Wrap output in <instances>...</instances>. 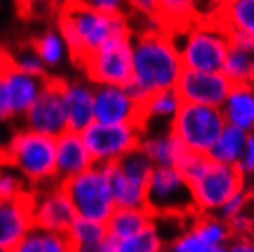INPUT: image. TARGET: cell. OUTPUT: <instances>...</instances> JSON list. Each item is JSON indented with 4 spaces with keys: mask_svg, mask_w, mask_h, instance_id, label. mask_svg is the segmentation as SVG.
<instances>
[{
    "mask_svg": "<svg viewBox=\"0 0 254 252\" xmlns=\"http://www.w3.org/2000/svg\"><path fill=\"white\" fill-rule=\"evenodd\" d=\"M67 236L72 243V251H100V245L107 236V226L106 223L77 215L67 231Z\"/></svg>",
    "mask_w": 254,
    "mask_h": 252,
    "instance_id": "obj_28",
    "label": "cell"
},
{
    "mask_svg": "<svg viewBox=\"0 0 254 252\" xmlns=\"http://www.w3.org/2000/svg\"><path fill=\"white\" fill-rule=\"evenodd\" d=\"M216 2H221V0H216Z\"/></svg>",
    "mask_w": 254,
    "mask_h": 252,
    "instance_id": "obj_43",
    "label": "cell"
},
{
    "mask_svg": "<svg viewBox=\"0 0 254 252\" xmlns=\"http://www.w3.org/2000/svg\"><path fill=\"white\" fill-rule=\"evenodd\" d=\"M233 83L222 70L207 72L184 69L175 86L183 102L222 107L228 98Z\"/></svg>",
    "mask_w": 254,
    "mask_h": 252,
    "instance_id": "obj_12",
    "label": "cell"
},
{
    "mask_svg": "<svg viewBox=\"0 0 254 252\" xmlns=\"http://www.w3.org/2000/svg\"><path fill=\"white\" fill-rule=\"evenodd\" d=\"M14 63H15V66L19 67L20 70L26 72V74H29V75H37V77L46 75L45 74V63H43V60L39 57V53L35 52L34 49L26 52V53H23V55L17 61H14Z\"/></svg>",
    "mask_w": 254,
    "mask_h": 252,
    "instance_id": "obj_37",
    "label": "cell"
},
{
    "mask_svg": "<svg viewBox=\"0 0 254 252\" xmlns=\"http://www.w3.org/2000/svg\"><path fill=\"white\" fill-rule=\"evenodd\" d=\"M46 78L48 75H29L17 67L15 63L11 64L6 72V87L12 116L23 113L26 115L34 101L40 95Z\"/></svg>",
    "mask_w": 254,
    "mask_h": 252,
    "instance_id": "obj_17",
    "label": "cell"
},
{
    "mask_svg": "<svg viewBox=\"0 0 254 252\" xmlns=\"http://www.w3.org/2000/svg\"><path fill=\"white\" fill-rule=\"evenodd\" d=\"M248 135V132L227 122L221 135L213 144V147L207 153L208 157L216 162H222V164L238 165L244 153Z\"/></svg>",
    "mask_w": 254,
    "mask_h": 252,
    "instance_id": "obj_25",
    "label": "cell"
},
{
    "mask_svg": "<svg viewBox=\"0 0 254 252\" xmlns=\"http://www.w3.org/2000/svg\"><path fill=\"white\" fill-rule=\"evenodd\" d=\"M17 251L22 252H66L72 251V243L69 236L64 232H56L43 229L39 226H32L20 245L17 246Z\"/></svg>",
    "mask_w": 254,
    "mask_h": 252,
    "instance_id": "obj_27",
    "label": "cell"
},
{
    "mask_svg": "<svg viewBox=\"0 0 254 252\" xmlns=\"http://www.w3.org/2000/svg\"><path fill=\"white\" fill-rule=\"evenodd\" d=\"M251 201H253V194L250 191H247L245 188H242L238 193H234L227 202H224L221 205V208L217 209L214 214L219 219L228 222L234 217V215H238L241 211H244Z\"/></svg>",
    "mask_w": 254,
    "mask_h": 252,
    "instance_id": "obj_34",
    "label": "cell"
},
{
    "mask_svg": "<svg viewBox=\"0 0 254 252\" xmlns=\"http://www.w3.org/2000/svg\"><path fill=\"white\" fill-rule=\"evenodd\" d=\"M94 115L101 124H132L144 130L142 102L136 101L124 86L98 84L94 89Z\"/></svg>",
    "mask_w": 254,
    "mask_h": 252,
    "instance_id": "obj_13",
    "label": "cell"
},
{
    "mask_svg": "<svg viewBox=\"0 0 254 252\" xmlns=\"http://www.w3.org/2000/svg\"><path fill=\"white\" fill-rule=\"evenodd\" d=\"M225 124L221 107L183 102L170 124V132L189 151L207 154Z\"/></svg>",
    "mask_w": 254,
    "mask_h": 252,
    "instance_id": "obj_7",
    "label": "cell"
},
{
    "mask_svg": "<svg viewBox=\"0 0 254 252\" xmlns=\"http://www.w3.org/2000/svg\"><path fill=\"white\" fill-rule=\"evenodd\" d=\"M227 31H228V37H230V45L239 46V48L254 52V34H247V32L234 31V29H227Z\"/></svg>",
    "mask_w": 254,
    "mask_h": 252,
    "instance_id": "obj_40",
    "label": "cell"
},
{
    "mask_svg": "<svg viewBox=\"0 0 254 252\" xmlns=\"http://www.w3.org/2000/svg\"><path fill=\"white\" fill-rule=\"evenodd\" d=\"M244 176L238 165L210 159L205 170L190 182L196 211L214 214L234 193L244 188Z\"/></svg>",
    "mask_w": 254,
    "mask_h": 252,
    "instance_id": "obj_9",
    "label": "cell"
},
{
    "mask_svg": "<svg viewBox=\"0 0 254 252\" xmlns=\"http://www.w3.org/2000/svg\"><path fill=\"white\" fill-rule=\"evenodd\" d=\"M66 81L49 77L45 81L40 95L26 112L28 130L57 138L67 130L64 89Z\"/></svg>",
    "mask_w": 254,
    "mask_h": 252,
    "instance_id": "obj_11",
    "label": "cell"
},
{
    "mask_svg": "<svg viewBox=\"0 0 254 252\" xmlns=\"http://www.w3.org/2000/svg\"><path fill=\"white\" fill-rule=\"evenodd\" d=\"M139 149L149 156L155 167H178L189 151L170 130L141 138Z\"/></svg>",
    "mask_w": 254,
    "mask_h": 252,
    "instance_id": "obj_21",
    "label": "cell"
},
{
    "mask_svg": "<svg viewBox=\"0 0 254 252\" xmlns=\"http://www.w3.org/2000/svg\"><path fill=\"white\" fill-rule=\"evenodd\" d=\"M253 237H254V229H253Z\"/></svg>",
    "mask_w": 254,
    "mask_h": 252,
    "instance_id": "obj_42",
    "label": "cell"
},
{
    "mask_svg": "<svg viewBox=\"0 0 254 252\" xmlns=\"http://www.w3.org/2000/svg\"><path fill=\"white\" fill-rule=\"evenodd\" d=\"M221 109L228 124L248 133L254 132V84L233 86Z\"/></svg>",
    "mask_w": 254,
    "mask_h": 252,
    "instance_id": "obj_20",
    "label": "cell"
},
{
    "mask_svg": "<svg viewBox=\"0 0 254 252\" xmlns=\"http://www.w3.org/2000/svg\"><path fill=\"white\" fill-rule=\"evenodd\" d=\"M60 15L67 19L78 35L84 49V58L101 48L114 35L132 32L127 15L100 12L87 6L83 0H64Z\"/></svg>",
    "mask_w": 254,
    "mask_h": 252,
    "instance_id": "obj_6",
    "label": "cell"
},
{
    "mask_svg": "<svg viewBox=\"0 0 254 252\" xmlns=\"http://www.w3.org/2000/svg\"><path fill=\"white\" fill-rule=\"evenodd\" d=\"M75 217L77 212L74 205L60 184L57 188L51 190L42 197L35 196L34 226L67 234Z\"/></svg>",
    "mask_w": 254,
    "mask_h": 252,
    "instance_id": "obj_15",
    "label": "cell"
},
{
    "mask_svg": "<svg viewBox=\"0 0 254 252\" xmlns=\"http://www.w3.org/2000/svg\"><path fill=\"white\" fill-rule=\"evenodd\" d=\"M184 43L178 46L184 69L217 72L222 70L230 37L227 28L216 19H199L186 29Z\"/></svg>",
    "mask_w": 254,
    "mask_h": 252,
    "instance_id": "obj_2",
    "label": "cell"
},
{
    "mask_svg": "<svg viewBox=\"0 0 254 252\" xmlns=\"http://www.w3.org/2000/svg\"><path fill=\"white\" fill-rule=\"evenodd\" d=\"M35 194L22 191L9 201H0V251H17L34 226Z\"/></svg>",
    "mask_w": 254,
    "mask_h": 252,
    "instance_id": "obj_14",
    "label": "cell"
},
{
    "mask_svg": "<svg viewBox=\"0 0 254 252\" xmlns=\"http://www.w3.org/2000/svg\"><path fill=\"white\" fill-rule=\"evenodd\" d=\"M156 17L167 32H183L202 19L197 11V0H156Z\"/></svg>",
    "mask_w": 254,
    "mask_h": 252,
    "instance_id": "obj_22",
    "label": "cell"
},
{
    "mask_svg": "<svg viewBox=\"0 0 254 252\" xmlns=\"http://www.w3.org/2000/svg\"><path fill=\"white\" fill-rule=\"evenodd\" d=\"M32 49L48 66H56L63 57V42L56 32H46L42 37L32 42Z\"/></svg>",
    "mask_w": 254,
    "mask_h": 252,
    "instance_id": "obj_32",
    "label": "cell"
},
{
    "mask_svg": "<svg viewBox=\"0 0 254 252\" xmlns=\"http://www.w3.org/2000/svg\"><path fill=\"white\" fill-rule=\"evenodd\" d=\"M9 162H0V201H9L25 191L23 179L17 174Z\"/></svg>",
    "mask_w": 254,
    "mask_h": 252,
    "instance_id": "obj_33",
    "label": "cell"
},
{
    "mask_svg": "<svg viewBox=\"0 0 254 252\" xmlns=\"http://www.w3.org/2000/svg\"><path fill=\"white\" fill-rule=\"evenodd\" d=\"M144 130L132 124H101L94 121L81 132V138L94 164H109L136 149Z\"/></svg>",
    "mask_w": 254,
    "mask_h": 252,
    "instance_id": "obj_10",
    "label": "cell"
},
{
    "mask_svg": "<svg viewBox=\"0 0 254 252\" xmlns=\"http://www.w3.org/2000/svg\"><path fill=\"white\" fill-rule=\"evenodd\" d=\"M146 208L155 217H190L197 214L191 187L178 167H153L147 184Z\"/></svg>",
    "mask_w": 254,
    "mask_h": 252,
    "instance_id": "obj_5",
    "label": "cell"
},
{
    "mask_svg": "<svg viewBox=\"0 0 254 252\" xmlns=\"http://www.w3.org/2000/svg\"><path fill=\"white\" fill-rule=\"evenodd\" d=\"M60 185L69 196L78 217L107 223L117 208L104 164H94Z\"/></svg>",
    "mask_w": 254,
    "mask_h": 252,
    "instance_id": "obj_3",
    "label": "cell"
},
{
    "mask_svg": "<svg viewBox=\"0 0 254 252\" xmlns=\"http://www.w3.org/2000/svg\"><path fill=\"white\" fill-rule=\"evenodd\" d=\"M111 190L117 208H142L146 206L147 197V184L136 181V179L127 176L120 165L115 162L104 164Z\"/></svg>",
    "mask_w": 254,
    "mask_h": 252,
    "instance_id": "obj_19",
    "label": "cell"
},
{
    "mask_svg": "<svg viewBox=\"0 0 254 252\" xmlns=\"http://www.w3.org/2000/svg\"><path fill=\"white\" fill-rule=\"evenodd\" d=\"M132 48L133 77L124 87L136 101L144 102L152 94L176 86L184 64L170 32L155 29L132 35Z\"/></svg>",
    "mask_w": 254,
    "mask_h": 252,
    "instance_id": "obj_1",
    "label": "cell"
},
{
    "mask_svg": "<svg viewBox=\"0 0 254 252\" xmlns=\"http://www.w3.org/2000/svg\"><path fill=\"white\" fill-rule=\"evenodd\" d=\"M210 249V252H224L233 239L228 222L217 217L216 214L197 212L196 220L190 228Z\"/></svg>",
    "mask_w": 254,
    "mask_h": 252,
    "instance_id": "obj_24",
    "label": "cell"
},
{
    "mask_svg": "<svg viewBox=\"0 0 254 252\" xmlns=\"http://www.w3.org/2000/svg\"><path fill=\"white\" fill-rule=\"evenodd\" d=\"M64 105L67 130L81 133L95 121L94 89L84 84H66Z\"/></svg>",
    "mask_w": 254,
    "mask_h": 252,
    "instance_id": "obj_18",
    "label": "cell"
},
{
    "mask_svg": "<svg viewBox=\"0 0 254 252\" xmlns=\"http://www.w3.org/2000/svg\"><path fill=\"white\" fill-rule=\"evenodd\" d=\"M155 222V215L146 206L142 208H115L107 220V234L118 242L129 239Z\"/></svg>",
    "mask_w": 254,
    "mask_h": 252,
    "instance_id": "obj_23",
    "label": "cell"
},
{
    "mask_svg": "<svg viewBox=\"0 0 254 252\" xmlns=\"http://www.w3.org/2000/svg\"><path fill=\"white\" fill-rule=\"evenodd\" d=\"M183 100H181L176 89H164L152 94L146 101L142 102L144 112V130L150 119H162L172 124L173 118L176 116Z\"/></svg>",
    "mask_w": 254,
    "mask_h": 252,
    "instance_id": "obj_29",
    "label": "cell"
},
{
    "mask_svg": "<svg viewBox=\"0 0 254 252\" xmlns=\"http://www.w3.org/2000/svg\"><path fill=\"white\" fill-rule=\"evenodd\" d=\"M238 167L241 168L244 174H254V132L248 135L245 149H244V153L241 156Z\"/></svg>",
    "mask_w": 254,
    "mask_h": 252,
    "instance_id": "obj_38",
    "label": "cell"
},
{
    "mask_svg": "<svg viewBox=\"0 0 254 252\" xmlns=\"http://www.w3.org/2000/svg\"><path fill=\"white\" fill-rule=\"evenodd\" d=\"M214 17L227 29L254 34V0H221Z\"/></svg>",
    "mask_w": 254,
    "mask_h": 252,
    "instance_id": "obj_26",
    "label": "cell"
},
{
    "mask_svg": "<svg viewBox=\"0 0 254 252\" xmlns=\"http://www.w3.org/2000/svg\"><path fill=\"white\" fill-rule=\"evenodd\" d=\"M83 2L94 8L100 12L104 14H121L127 15V12L130 11L129 0H83Z\"/></svg>",
    "mask_w": 254,
    "mask_h": 252,
    "instance_id": "obj_36",
    "label": "cell"
},
{
    "mask_svg": "<svg viewBox=\"0 0 254 252\" xmlns=\"http://www.w3.org/2000/svg\"><path fill=\"white\" fill-rule=\"evenodd\" d=\"M132 35V32L114 35L87 55L83 61L87 77L97 84H129L133 77Z\"/></svg>",
    "mask_w": 254,
    "mask_h": 252,
    "instance_id": "obj_8",
    "label": "cell"
},
{
    "mask_svg": "<svg viewBox=\"0 0 254 252\" xmlns=\"http://www.w3.org/2000/svg\"><path fill=\"white\" fill-rule=\"evenodd\" d=\"M170 249L175 252H210L208 246L199 239L196 234L189 229L170 243Z\"/></svg>",
    "mask_w": 254,
    "mask_h": 252,
    "instance_id": "obj_35",
    "label": "cell"
},
{
    "mask_svg": "<svg viewBox=\"0 0 254 252\" xmlns=\"http://www.w3.org/2000/svg\"><path fill=\"white\" fill-rule=\"evenodd\" d=\"M0 162H8V160H6V154H5V150H0Z\"/></svg>",
    "mask_w": 254,
    "mask_h": 252,
    "instance_id": "obj_41",
    "label": "cell"
},
{
    "mask_svg": "<svg viewBox=\"0 0 254 252\" xmlns=\"http://www.w3.org/2000/svg\"><path fill=\"white\" fill-rule=\"evenodd\" d=\"M130 11L144 17H156L158 2L156 0H129Z\"/></svg>",
    "mask_w": 254,
    "mask_h": 252,
    "instance_id": "obj_39",
    "label": "cell"
},
{
    "mask_svg": "<svg viewBox=\"0 0 254 252\" xmlns=\"http://www.w3.org/2000/svg\"><path fill=\"white\" fill-rule=\"evenodd\" d=\"M222 72L236 84H254V52L230 45Z\"/></svg>",
    "mask_w": 254,
    "mask_h": 252,
    "instance_id": "obj_30",
    "label": "cell"
},
{
    "mask_svg": "<svg viewBox=\"0 0 254 252\" xmlns=\"http://www.w3.org/2000/svg\"><path fill=\"white\" fill-rule=\"evenodd\" d=\"M56 138L26 130L12 136L5 147L6 160L32 184L56 177Z\"/></svg>",
    "mask_w": 254,
    "mask_h": 252,
    "instance_id": "obj_4",
    "label": "cell"
},
{
    "mask_svg": "<svg viewBox=\"0 0 254 252\" xmlns=\"http://www.w3.org/2000/svg\"><path fill=\"white\" fill-rule=\"evenodd\" d=\"M56 179L59 184L94 165V159L86 147L81 133L72 130L63 132L60 136L56 138Z\"/></svg>",
    "mask_w": 254,
    "mask_h": 252,
    "instance_id": "obj_16",
    "label": "cell"
},
{
    "mask_svg": "<svg viewBox=\"0 0 254 252\" xmlns=\"http://www.w3.org/2000/svg\"><path fill=\"white\" fill-rule=\"evenodd\" d=\"M164 246L155 222L135 236L118 242V252H158Z\"/></svg>",
    "mask_w": 254,
    "mask_h": 252,
    "instance_id": "obj_31",
    "label": "cell"
}]
</instances>
